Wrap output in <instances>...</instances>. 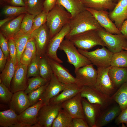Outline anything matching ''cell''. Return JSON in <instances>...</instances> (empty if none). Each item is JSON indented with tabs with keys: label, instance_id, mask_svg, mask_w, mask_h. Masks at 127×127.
Returning <instances> with one entry per match:
<instances>
[{
	"label": "cell",
	"instance_id": "1",
	"mask_svg": "<svg viewBox=\"0 0 127 127\" xmlns=\"http://www.w3.org/2000/svg\"><path fill=\"white\" fill-rule=\"evenodd\" d=\"M69 24L70 30L65 37L69 40L90 30L104 29L91 13L86 9L71 19Z\"/></svg>",
	"mask_w": 127,
	"mask_h": 127
},
{
	"label": "cell",
	"instance_id": "2",
	"mask_svg": "<svg viewBox=\"0 0 127 127\" xmlns=\"http://www.w3.org/2000/svg\"><path fill=\"white\" fill-rule=\"evenodd\" d=\"M64 8L56 4L47 14L46 23L49 29L50 39L64 26L69 24L71 19V14Z\"/></svg>",
	"mask_w": 127,
	"mask_h": 127
},
{
	"label": "cell",
	"instance_id": "3",
	"mask_svg": "<svg viewBox=\"0 0 127 127\" xmlns=\"http://www.w3.org/2000/svg\"><path fill=\"white\" fill-rule=\"evenodd\" d=\"M58 49L64 51L66 54L67 61L74 66L75 71L81 67L91 64L87 58L79 52L73 43L69 40H64Z\"/></svg>",
	"mask_w": 127,
	"mask_h": 127
},
{
	"label": "cell",
	"instance_id": "4",
	"mask_svg": "<svg viewBox=\"0 0 127 127\" xmlns=\"http://www.w3.org/2000/svg\"><path fill=\"white\" fill-rule=\"evenodd\" d=\"M97 30H91L75 36L69 40L78 48L88 51L97 45L106 47Z\"/></svg>",
	"mask_w": 127,
	"mask_h": 127
},
{
	"label": "cell",
	"instance_id": "5",
	"mask_svg": "<svg viewBox=\"0 0 127 127\" xmlns=\"http://www.w3.org/2000/svg\"><path fill=\"white\" fill-rule=\"evenodd\" d=\"M80 94L82 98L90 103L99 105L101 110L106 109L114 101L111 96L102 92L94 87H81Z\"/></svg>",
	"mask_w": 127,
	"mask_h": 127
},
{
	"label": "cell",
	"instance_id": "6",
	"mask_svg": "<svg viewBox=\"0 0 127 127\" xmlns=\"http://www.w3.org/2000/svg\"><path fill=\"white\" fill-rule=\"evenodd\" d=\"M79 52L97 67H107L111 66L113 53L104 46L92 51L84 50L78 49Z\"/></svg>",
	"mask_w": 127,
	"mask_h": 127
},
{
	"label": "cell",
	"instance_id": "7",
	"mask_svg": "<svg viewBox=\"0 0 127 127\" xmlns=\"http://www.w3.org/2000/svg\"><path fill=\"white\" fill-rule=\"evenodd\" d=\"M44 105L43 101L40 100L28 108L18 115V123L13 127H38L37 116L40 109Z\"/></svg>",
	"mask_w": 127,
	"mask_h": 127
},
{
	"label": "cell",
	"instance_id": "8",
	"mask_svg": "<svg viewBox=\"0 0 127 127\" xmlns=\"http://www.w3.org/2000/svg\"><path fill=\"white\" fill-rule=\"evenodd\" d=\"M61 104L44 105L40 109L37 116L39 127H51L60 110Z\"/></svg>",
	"mask_w": 127,
	"mask_h": 127
},
{
	"label": "cell",
	"instance_id": "9",
	"mask_svg": "<svg viewBox=\"0 0 127 127\" xmlns=\"http://www.w3.org/2000/svg\"><path fill=\"white\" fill-rule=\"evenodd\" d=\"M98 32L106 47L113 53L120 51L123 47H127V40L122 34H113L105 29L99 30Z\"/></svg>",
	"mask_w": 127,
	"mask_h": 127
},
{
	"label": "cell",
	"instance_id": "10",
	"mask_svg": "<svg viewBox=\"0 0 127 127\" xmlns=\"http://www.w3.org/2000/svg\"><path fill=\"white\" fill-rule=\"evenodd\" d=\"M70 30L69 24L64 26L51 39L47 46L45 53L48 58L58 63L61 64L63 61L58 57L57 52L62 42Z\"/></svg>",
	"mask_w": 127,
	"mask_h": 127
},
{
	"label": "cell",
	"instance_id": "11",
	"mask_svg": "<svg viewBox=\"0 0 127 127\" xmlns=\"http://www.w3.org/2000/svg\"><path fill=\"white\" fill-rule=\"evenodd\" d=\"M92 64L81 67L75 71L76 84L79 87H94L97 76V70Z\"/></svg>",
	"mask_w": 127,
	"mask_h": 127
},
{
	"label": "cell",
	"instance_id": "12",
	"mask_svg": "<svg viewBox=\"0 0 127 127\" xmlns=\"http://www.w3.org/2000/svg\"><path fill=\"white\" fill-rule=\"evenodd\" d=\"M30 37L33 38L35 41L36 54L41 57L45 55L46 50L50 39L49 29L46 23L32 32Z\"/></svg>",
	"mask_w": 127,
	"mask_h": 127
},
{
	"label": "cell",
	"instance_id": "13",
	"mask_svg": "<svg viewBox=\"0 0 127 127\" xmlns=\"http://www.w3.org/2000/svg\"><path fill=\"white\" fill-rule=\"evenodd\" d=\"M111 66L107 67H98L97 76L94 87L104 93L111 96L115 92L108 74Z\"/></svg>",
	"mask_w": 127,
	"mask_h": 127
},
{
	"label": "cell",
	"instance_id": "14",
	"mask_svg": "<svg viewBox=\"0 0 127 127\" xmlns=\"http://www.w3.org/2000/svg\"><path fill=\"white\" fill-rule=\"evenodd\" d=\"M28 66L20 62L16 66L15 72L12 80L11 91L13 93L20 91H24L27 84Z\"/></svg>",
	"mask_w": 127,
	"mask_h": 127
},
{
	"label": "cell",
	"instance_id": "15",
	"mask_svg": "<svg viewBox=\"0 0 127 127\" xmlns=\"http://www.w3.org/2000/svg\"><path fill=\"white\" fill-rule=\"evenodd\" d=\"M86 9L93 15L100 25L107 32L113 34H122L109 18V12L107 11H97L87 8Z\"/></svg>",
	"mask_w": 127,
	"mask_h": 127
},
{
	"label": "cell",
	"instance_id": "16",
	"mask_svg": "<svg viewBox=\"0 0 127 127\" xmlns=\"http://www.w3.org/2000/svg\"><path fill=\"white\" fill-rule=\"evenodd\" d=\"M65 86V84L60 82L53 73L40 100H42L44 105L49 104L50 100L59 94L63 90Z\"/></svg>",
	"mask_w": 127,
	"mask_h": 127
},
{
	"label": "cell",
	"instance_id": "17",
	"mask_svg": "<svg viewBox=\"0 0 127 127\" xmlns=\"http://www.w3.org/2000/svg\"><path fill=\"white\" fill-rule=\"evenodd\" d=\"M80 93L62 103V108L72 118L84 119Z\"/></svg>",
	"mask_w": 127,
	"mask_h": 127
},
{
	"label": "cell",
	"instance_id": "18",
	"mask_svg": "<svg viewBox=\"0 0 127 127\" xmlns=\"http://www.w3.org/2000/svg\"><path fill=\"white\" fill-rule=\"evenodd\" d=\"M81 102L85 120L89 127H95L101 112L100 107L97 104L90 103L85 98H82Z\"/></svg>",
	"mask_w": 127,
	"mask_h": 127
},
{
	"label": "cell",
	"instance_id": "19",
	"mask_svg": "<svg viewBox=\"0 0 127 127\" xmlns=\"http://www.w3.org/2000/svg\"><path fill=\"white\" fill-rule=\"evenodd\" d=\"M47 58L53 73L60 82L65 84L71 83L76 84L75 78L67 69L60 64L47 57Z\"/></svg>",
	"mask_w": 127,
	"mask_h": 127
},
{
	"label": "cell",
	"instance_id": "20",
	"mask_svg": "<svg viewBox=\"0 0 127 127\" xmlns=\"http://www.w3.org/2000/svg\"><path fill=\"white\" fill-rule=\"evenodd\" d=\"M10 109L19 115L31 106L28 95L24 91H20L14 93L9 103Z\"/></svg>",
	"mask_w": 127,
	"mask_h": 127
},
{
	"label": "cell",
	"instance_id": "21",
	"mask_svg": "<svg viewBox=\"0 0 127 127\" xmlns=\"http://www.w3.org/2000/svg\"><path fill=\"white\" fill-rule=\"evenodd\" d=\"M108 16L118 29L127 19V0H120L112 11H110Z\"/></svg>",
	"mask_w": 127,
	"mask_h": 127
},
{
	"label": "cell",
	"instance_id": "22",
	"mask_svg": "<svg viewBox=\"0 0 127 127\" xmlns=\"http://www.w3.org/2000/svg\"><path fill=\"white\" fill-rule=\"evenodd\" d=\"M81 90V87L79 86L76 83L65 84V87L61 93L51 99L49 101V104H61L80 92Z\"/></svg>",
	"mask_w": 127,
	"mask_h": 127
},
{
	"label": "cell",
	"instance_id": "23",
	"mask_svg": "<svg viewBox=\"0 0 127 127\" xmlns=\"http://www.w3.org/2000/svg\"><path fill=\"white\" fill-rule=\"evenodd\" d=\"M121 111L119 105L115 104L101 112L96 122L95 127H102L106 126L115 119Z\"/></svg>",
	"mask_w": 127,
	"mask_h": 127
},
{
	"label": "cell",
	"instance_id": "24",
	"mask_svg": "<svg viewBox=\"0 0 127 127\" xmlns=\"http://www.w3.org/2000/svg\"><path fill=\"white\" fill-rule=\"evenodd\" d=\"M25 13L19 15L0 27V32L8 40L13 38L20 32L21 23Z\"/></svg>",
	"mask_w": 127,
	"mask_h": 127
},
{
	"label": "cell",
	"instance_id": "25",
	"mask_svg": "<svg viewBox=\"0 0 127 127\" xmlns=\"http://www.w3.org/2000/svg\"><path fill=\"white\" fill-rule=\"evenodd\" d=\"M108 74L113 86L116 89L127 82V68L111 66Z\"/></svg>",
	"mask_w": 127,
	"mask_h": 127
},
{
	"label": "cell",
	"instance_id": "26",
	"mask_svg": "<svg viewBox=\"0 0 127 127\" xmlns=\"http://www.w3.org/2000/svg\"><path fill=\"white\" fill-rule=\"evenodd\" d=\"M56 4L63 7L71 15V19L86 10L81 0H57Z\"/></svg>",
	"mask_w": 127,
	"mask_h": 127
},
{
	"label": "cell",
	"instance_id": "27",
	"mask_svg": "<svg viewBox=\"0 0 127 127\" xmlns=\"http://www.w3.org/2000/svg\"><path fill=\"white\" fill-rule=\"evenodd\" d=\"M86 8L100 11L112 10L116 4L114 0H81Z\"/></svg>",
	"mask_w": 127,
	"mask_h": 127
},
{
	"label": "cell",
	"instance_id": "28",
	"mask_svg": "<svg viewBox=\"0 0 127 127\" xmlns=\"http://www.w3.org/2000/svg\"><path fill=\"white\" fill-rule=\"evenodd\" d=\"M16 66L12 61L10 56L8 58L6 65L0 75V82L5 85L9 89L14 76Z\"/></svg>",
	"mask_w": 127,
	"mask_h": 127
},
{
	"label": "cell",
	"instance_id": "29",
	"mask_svg": "<svg viewBox=\"0 0 127 127\" xmlns=\"http://www.w3.org/2000/svg\"><path fill=\"white\" fill-rule=\"evenodd\" d=\"M18 115L10 109L0 111V126L3 127H13L18 123Z\"/></svg>",
	"mask_w": 127,
	"mask_h": 127
},
{
	"label": "cell",
	"instance_id": "30",
	"mask_svg": "<svg viewBox=\"0 0 127 127\" xmlns=\"http://www.w3.org/2000/svg\"><path fill=\"white\" fill-rule=\"evenodd\" d=\"M32 31L25 34L19 32L13 39L17 50V64L20 62L21 56L25 49L27 43L30 37Z\"/></svg>",
	"mask_w": 127,
	"mask_h": 127
},
{
	"label": "cell",
	"instance_id": "31",
	"mask_svg": "<svg viewBox=\"0 0 127 127\" xmlns=\"http://www.w3.org/2000/svg\"><path fill=\"white\" fill-rule=\"evenodd\" d=\"M119 105L121 111L127 108V82L122 84L111 96Z\"/></svg>",
	"mask_w": 127,
	"mask_h": 127
},
{
	"label": "cell",
	"instance_id": "32",
	"mask_svg": "<svg viewBox=\"0 0 127 127\" xmlns=\"http://www.w3.org/2000/svg\"><path fill=\"white\" fill-rule=\"evenodd\" d=\"M72 119L71 117L62 108L54 121L52 127H72Z\"/></svg>",
	"mask_w": 127,
	"mask_h": 127
},
{
	"label": "cell",
	"instance_id": "33",
	"mask_svg": "<svg viewBox=\"0 0 127 127\" xmlns=\"http://www.w3.org/2000/svg\"><path fill=\"white\" fill-rule=\"evenodd\" d=\"M39 70L40 75L48 81H49L53 72L46 55L41 58Z\"/></svg>",
	"mask_w": 127,
	"mask_h": 127
},
{
	"label": "cell",
	"instance_id": "34",
	"mask_svg": "<svg viewBox=\"0 0 127 127\" xmlns=\"http://www.w3.org/2000/svg\"><path fill=\"white\" fill-rule=\"evenodd\" d=\"M111 66L127 68V51L122 49L119 52L113 53Z\"/></svg>",
	"mask_w": 127,
	"mask_h": 127
},
{
	"label": "cell",
	"instance_id": "35",
	"mask_svg": "<svg viewBox=\"0 0 127 127\" xmlns=\"http://www.w3.org/2000/svg\"><path fill=\"white\" fill-rule=\"evenodd\" d=\"M44 1L42 0H27L25 3V6L27 13L37 15L43 11Z\"/></svg>",
	"mask_w": 127,
	"mask_h": 127
},
{
	"label": "cell",
	"instance_id": "36",
	"mask_svg": "<svg viewBox=\"0 0 127 127\" xmlns=\"http://www.w3.org/2000/svg\"><path fill=\"white\" fill-rule=\"evenodd\" d=\"M28 81L27 86L24 91L27 94L31 91L45 85L49 82L40 75L29 78Z\"/></svg>",
	"mask_w": 127,
	"mask_h": 127
},
{
	"label": "cell",
	"instance_id": "37",
	"mask_svg": "<svg viewBox=\"0 0 127 127\" xmlns=\"http://www.w3.org/2000/svg\"><path fill=\"white\" fill-rule=\"evenodd\" d=\"M2 12L5 16L8 17L15 16L27 13L25 6H17L7 5L3 8Z\"/></svg>",
	"mask_w": 127,
	"mask_h": 127
},
{
	"label": "cell",
	"instance_id": "38",
	"mask_svg": "<svg viewBox=\"0 0 127 127\" xmlns=\"http://www.w3.org/2000/svg\"><path fill=\"white\" fill-rule=\"evenodd\" d=\"M41 57L36 54L28 66L27 77L40 75L39 64Z\"/></svg>",
	"mask_w": 127,
	"mask_h": 127
},
{
	"label": "cell",
	"instance_id": "39",
	"mask_svg": "<svg viewBox=\"0 0 127 127\" xmlns=\"http://www.w3.org/2000/svg\"><path fill=\"white\" fill-rule=\"evenodd\" d=\"M36 16L28 13H25L22 21L19 32L25 34L32 31L33 20Z\"/></svg>",
	"mask_w": 127,
	"mask_h": 127
},
{
	"label": "cell",
	"instance_id": "40",
	"mask_svg": "<svg viewBox=\"0 0 127 127\" xmlns=\"http://www.w3.org/2000/svg\"><path fill=\"white\" fill-rule=\"evenodd\" d=\"M49 82L45 85L31 91L28 94L31 106L35 104L40 100L42 94L48 84Z\"/></svg>",
	"mask_w": 127,
	"mask_h": 127
},
{
	"label": "cell",
	"instance_id": "41",
	"mask_svg": "<svg viewBox=\"0 0 127 127\" xmlns=\"http://www.w3.org/2000/svg\"><path fill=\"white\" fill-rule=\"evenodd\" d=\"M47 14L43 11L35 17L31 29L32 32L39 28L46 22Z\"/></svg>",
	"mask_w": 127,
	"mask_h": 127
},
{
	"label": "cell",
	"instance_id": "42",
	"mask_svg": "<svg viewBox=\"0 0 127 127\" xmlns=\"http://www.w3.org/2000/svg\"><path fill=\"white\" fill-rule=\"evenodd\" d=\"M4 84L0 83V99L6 103H9L11 100L13 93Z\"/></svg>",
	"mask_w": 127,
	"mask_h": 127
},
{
	"label": "cell",
	"instance_id": "43",
	"mask_svg": "<svg viewBox=\"0 0 127 127\" xmlns=\"http://www.w3.org/2000/svg\"><path fill=\"white\" fill-rule=\"evenodd\" d=\"M9 56L13 64L16 66L17 64V50L15 42L13 39L8 40Z\"/></svg>",
	"mask_w": 127,
	"mask_h": 127
},
{
	"label": "cell",
	"instance_id": "44",
	"mask_svg": "<svg viewBox=\"0 0 127 127\" xmlns=\"http://www.w3.org/2000/svg\"><path fill=\"white\" fill-rule=\"evenodd\" d=\"M34 56L30 50L25 48L21 57L20 62L28 66Z\"/></svg>",
	"mask_w": 127,
	"mask_h": 127
},
{
	"label": "cell",
	"instance_id": "45",
	"mask_svg": "<svg viewBox=\"0 0 127 127\" xmlns=\"http://www.w3.org/2000/svg\"><path fill=\"white\" fill-rule=\"evenodd\" d=\"M0 48L6 57L9 56L8 40L1 32L0 33Z\"/></svg>",
	"mask_w": 127,
	"mask_h": 127
},
{
	"label": "cell",
	"instance_id": "46",
	"mask_svg": "<svg viewBox=\"0 0 127 127\" xmlns=\"http://www.w3.org/2000/svg\"><path fill=\"white\" fill-rule=\"evenodd\" d=\"M115 123L117 124L124 123L127 126V108L121 111L115 119Z\"/></svg>",
	"mask_w": 127,
	"mask_h": 127
},
{
	"label": "cell",
	"instance_id": "47",
	"mask_svg": "<svg viewBox=\"0 0 127 127\" xmlns=\"http://www.w3.org/2000/svg\"><path fill=\"white\" fill-rule=\"evenodd\" d=\"M57 0H44L43 2V11L47 13L55 6Z\"/></svg>",
	"mask_w": 127,
	"mask_h": 127
},
{
	"label": "cell",
	"instance_id": "48",
	"mask_svg": "<svg viewBox=\"0 0 127 127\" xmlns=\"http://www.w3.org/2000/svg\"><path fill=\"white\" fill-rule=\"evenodd\" d=\"M72 127H89L84 119L81 118H73L72 119Z\"/></svg>",
	"mask_w": 127,
	"mask_h": 127
},
{
	"label": "cell",
	"instance_id": "49",
	"mask_svg": "<svg viewBox=\"0 0 127 127\" xmlns=\"http://www.w3.org/2000/svg\"><path fill=\"white\" fill-rule=\"evenodd\" d=\"M25 48L30 50L33 53L34 56L36 55V43L33 38L30 37L27 43Z\"/></svg>",
	"mask_w": 127,
	"mask_h": 127
},
{
	"label": "cell",
	"instance_id": "50",
	"mask_svg": "<svg viewBox=\"0 0 127 127\" xmlns=\"http://www.w3.org/2000/svg\"><path fill=\"white\" fill-rule=\"evenodd\" d=\"M2 2H6L11 5L17 6H25V4L22 0H0Z\"/></svg>",
	"mask_w": 127,
	"mask_h": 127
},
{
	"label": "cell",
	"instance_id": "51",
	"mask_svg": "<svg viewBox=\"0 0 127 127\" xmlns=\"http://www.w3.org/2000/svg\"><path fill=\"white\" fill-rule=\"evenodd\" d=\"M7 59L0 48V71L1 72L3 70L6 65Z\"/></svg>",
	"mask_w": 127,
	"mask_h": 127
},
{
	"label": "cell",
	"instance_id": "52",
	"mask_svg": "<svg viewBox=\"0 0 127 127\" xmlns=\"http://www.w3.org/2000/svg\"><path fill=\"white\" fill-rule=\"evenodd\" d=\"M119 29L127 40V19L123 21Z\"/></svg>",
	"mask_w": 127,
	"mask_h": 127
},
{
	"label": "cell",
	"instance_id": "53",
	"mask_svg": "<svg viewBox=\"0 0 127 127\" xmlns=\"http://www.w3.org/2000/svg\"><path fill=\"white\" fill-rule=\"evenodd\" d=\"M15 17V16L8 17L6 18L0 20V27H1L2 26L6 23L14 19Z\"/></svg>",
	"mask_w": 127,
	"mask_h": 127
},
{
	"label": "cell",
	"instance_id": "54",
	"mask_svg": "<svg viewBox=\"0 0 127 127\" xmlns=\"http://www.w3.org/2000/svg\"><path fill=\"white\" fill-rule=\"evenodd\" d=\"M123 49L127 51V47H123Z\"/></svg>",
	"mask_w": 127,
	"mask_h": 127
},
{
	"label": "cell",
	"instance_id": "55",
	"mask_svg": "<svg viewBox=\"0 0 127 127\" xmlns=\"http://www.w3.org/2000/svg\"><path fill=\"white\" fill-rule=\"evenodd\" d=\"M120 0H114V2L116 3H117Z\"/></svg>",
	"mask_w": 127,
	"mask_h": 127
},
{
	"label": "cell",
	"instance_id": "56",
	"mask_svg": "<svg viewBox=\"0 0 127 127\" xmlns=\"http://www.w3.org/2000/svg\"><path fill=\"white\" fill-rule=\"evenodd\" d=\"M22 0L24 2V3H25L26 2V1H27V0Z\"/></svg>",
	"mask_w": 127,
	"mask_h": 127
}]
</instances>
